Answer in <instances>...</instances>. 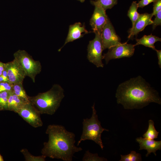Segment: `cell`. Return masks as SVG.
<instances>
[{
  "label": "cell",
  "instance_id": "83f0119b",
  "mask_svg": "<svg viewBox=\"0 0 161 161\" xmlns=\"http://www.w3.org/2000/svg\"><path fill=\"white\" fill-rule=\"evenodd\" d=\"M156 0H141L137 3L138 7L143 8Z\"/></svg>",
  "mask_w": 161,
  "mask_h": 161
},
{
  "label": "cell",
  "instance_id": "484cf974",
  "mask_svg": "<svg viewBox=\"0 0 161 161\" xmlns=\"http://www.w3.org/2000/svg\"><path fill=\"white\" fill-rule=\"evenodd\" d=\"M154 16L155 17L154 20L153 21L152 24L153 30L155 29L157 26L161 25V10L159 11Z\"/></svg>",
  "mask_w": 161,
  "mask_h": 161
},
{
  "label": "cell",
  "instance_id": "4316f807",
  "mask_svg": "<svg viewBox=\"0 0 161 161\" xmlns=\"http://www.w3.org/2000/svg\"><path fill=\"white\" fill-rule=\"evenodd\" d=\"M160 10H161V0H156L154 2L152 16H154Z\"/></svg>",
  "mask_w": 161,
  "mask_h": 161
},
{
  "label": "cell",
  "instance_id": "d6a6232c",
  "mask_svg": "<svg viewBox=\"0 0 161 161\" xmlns=\"http://www.w3.org/2000/svg\"><path fill=\"white\" fill-rule=\"evenodd\" d=\"M80 1L81 2H83L85 1V0H78Z\"/></svg>",
  "mask_w": 161,
  "mask_h": 161
},
{
  "label": "cell",
  "instance_id": "836d02e7",
  "mask_svg": "<svg viewBox=\"0 0 161 161\" xmlns=\"http://www.w3.org/2000/svg\"></svg>",
  "mask_w": 161,
  "mask_h": 161
},
{
  "label": "cell",
  "instance_id": "277c9868",
  "mask_svg": "<svg viewBox=\"0 0 161 161\" xmlns=\"http://www.w3.org/2000/svg\"><path fill=\"white\" fill-rule=\"evenodd\" d=\"M92 108V114L91 118L83 119L82 133L77 145L78 146L82 141L90 140L98 145L103 150L104 146L101 139V134L103 131H109V130L102 127L95 109V103Z\"/></svg>",
  "mask_w": 161,
  "mask_h": 161
},
{
  "label": "cell",
  "instance_id": "d6986e66",
  "mask_svg": "<svg viewBox=\"0 0 161 161\" xmlns=\"http://www.w3.org/2000/svg\"><path fill=\"white\" fill-rule=\"evenodd\" d=\"M138 8L137 2L134 1L132 3L128 11L127 15L132 22V27H133L135 22L140 16V14L137 11Z\"/></svg>",
  "mask_w": 161,
  "mask_h": 161
},
{
  "label": "cell",
  "instance_id": "603a6c76",
  "mask_svg": "<svg viewBox=\"0 0 161 161\" xmlns=\"http://www.w3.org/2000/svg\"><path fill=\"white\" fill-rule=\"evenodd\" d=\"M83 161H106V159L100 157L97 153L92 154L89 150L86 151L82 159Z\"/></svg>",
  "mask_w": 161,
  "mask_h": 161
},
{
  "label": "cell",
  "instance_id": "7a4b0ae2",
  "mask_svg": "<svg viewBox=\"0 0 161 161\" xmlns=\"http://www.w3.org/2000/svg\"><path fill=\"white\" fill-rule=\"evenodd\" d=\"M46 133L48 134L49 140L44 143L41 152L46 157L72 161L74 154L83 150L75 145V134L62 125H49Z\"/></svg>",
  "mask_w": 161,
  "mask_h": 161
},
{
  "label": "cell",
  "instance_id": "ffe728a7",
  "mask_svg": "<svg viewBox=\"0 0 161 161\" xmlns=\"http://www.w3.org/2000/svg\"><path fill=\"white\" fill-rule=\"evenodd\" d=\"M20 152L24 155L26 161H45L46 157L43 155L35 156L31 154L26 148H23Z\"/></svg>",
  "mask_w": 161,
  "mask_h": 161
},
{
  "label": "cell",
  "instance_id": "9c48e42d",
  "mask_svg": "<svg viewBox=\"0 0 161 161\" xmlns=\"http://www.w3.org/2000/svg\"><path fill=\"white\" fill-rule=\"evenodd\" d=\"M92 4L95 7V10L90 20V24L93 32L101 34L103 29L108 18L106 10L95 1H91Z\"/></svg>",
  "mask_w": 161,
  "mask_h": 161
},
{
  "label": "cell",
  "instance_id": "f1b7e54d",
  "mask_svg": "<svg viewBox=\"0 0 161 161\" xmlns=\"http://www.w3.org/2000/svg\"><path fill=\"white\" fill-rule=\"evenodd\" d=\"M157 53V57L158 58V63L159 67L161 68V50L156 49L155 50Z\"/></svg>",
  "mask_w": 161,
  "mask_h": 161
},
{
  "label": "cell",
  "instance_id": "e0dca14e",
  "mask_svg": "<svg viewBox=\"0 0 161 161\" xmlns=\"http://www.w3.org/2000/svg\"><path fill=\"white\" fill-rule=\"evenodd\" d=\"M154 121L150 120L148 121V126L147 131L143 135V138L150 140H154L158 138L159 132L156 129Z\"/></svg>",
  "mask_w": 161,
  "mask_h": 161
},
{
  "label": "cell",
  "instance_id": "1f68e13d",
  "mask_svg": "<svg viewBox=\"0 0 161 161\" xmlns=\"http://www.w3.org/2000/svg\"><path fill=\"white\" fill-rule=\"evenodd\" d=\"M4 161L3 159L2 156L0 154V161Z\"/></svg>",
  "mask_w": 161,
  "mask_h": 161
},
{
  "label": "cell",
  "instance_id": "8992f818",
  "mask_svg": "<svg viewBox=\"0 0 161 161\" xmlns=\"http://www.w3.org/2000/svg\"><path fill=\"white\" fill-rule=\"evenodd\" d=\"M95 38L89 41L87 47V58L89 61L97 67H103L102 60L103 56L102 53L103 50L101 34L95 33Z\"/></svg>",
  "mask_w": 161,
  "mask_h": 161
},
{
  "label": "cell",
  "instance_id": "52a82bcc",
  "mask_svg": "<svg viewBox=\"0 0 161 161\" xmlns=\"http://www.w3.org/2000/svg\"><path fill=\"white\" fill-rule=\"evenodd\" d=\"M134 45L128 44L127 42L113 46L109 49L107 53L104 54L103 59L107 64L112 59L131 57L134 53Z\"/></svg>",
  "mask_w": 161,
  "mask_h": 161
},
{
  "label": "cell",
  "instance_id": "d4e9b609",
  "mask_svg": "<svg viewBox=\"0 0 161 161\" xmlns=\"http://www.w3.org/2000/svg\"><path fill=\"white\" fill-rule=\"evenodd\" d=\"M13 84L7 82H0V92L12 90Z\"/></svg>",
  "mask_w": 161,
  "mask_h": 161
},
{
  "label": "cell",
  "instance_id": "9a60e30c",
  "mask_svg": "<svg viewBox=\"0 0 161 161\" xmlns=\"http://www.w3.org/2000/svg\"><path fill=\"white\" fill-rule=\"evenodd\" d=\"M29 102L16 95L12 90L8 98L7 110L17 113L20 109Z\"/></svg>",
  "mask_w": 161,
  "mask_h": 161
},
{
  "label": "cell",
  "instance_id": "4fadbf2b",
  "mask_svg": "<svg viewBox=\"0 0 161 161\" xmlns=\"http://www.w3.org/2000/svg\"><path fill=\"white\" fill-rule=\"evenodd\" d=\"M88 32L85 28L84 24L82 25L80 22H77L69 26L68 35L66 39L64 45L59 51L67 43L79 39L83 37L86 34L88 33Z\"/></svg>",
  "mask_w": 161,
  "mask_h": 161
},
{
  "label": "cell",
  "instance_id": "3957f363",
  "mask_svg": "<svg viewBox=\"0 0 161 161\" xmlns=\"http://www.w3.org/2000/svg\"><path fill=\"white\" fill-rule=\"evenodd\" d=\"M64 90L58 84L53 85L48 91L39 93L35 96H29L31 103L41 114H54L64 97Z\"/></svg>",
  "mask_w": 161,
  "mask_h": 161
},
{
  "label": "cell",
  "instance_id": "ac0fdd59",
  "mask_svg": "<svg viewBox=\"0 0 161 161\" xmlns=\"http://www.w3.org/2000/svg\"><path fill=\"white\" fill-rule=\"evenodd\" d=\"M12 91L17 96L28 102H30L29 100V96L27 94L23 88V83H18L13 84Z\"/></svg>",
  "mask_w": 161,
  "mask_h": 161
},
{
  "label": "cell",
  "instance_id": "ba28073f",
  "mask_svg": "<svg viewBox=\"0 0 161 161\" xmlns=\"http://www.w3.org/2000/svg\"><path fill=\"white\" fill-rule=\"evenodd\" d=\"M17 113L29 124L34 128L43 126L41 114L29 102L20 109Z\"/></svg>",
  "mask_w": 161,
  "mask_h": 161
},
{
  "label": "cell",
  "instance_id": "30bf717a",
  "mask_svg": "<svg viewBox=\"0 0 161 161\" xmlns=\"http://www.w3.org/2000/svg\"><path fill=\"white\" fill-rule=\"evenodd\" d=\"M101 37L103 50L121 44L109 18L103 29Z\"/></svg>",
  "mask_w": 161,
  "mask_h": 161
},
{
  "label": "cell",
  "instance_id": "8fae6325",
  "mask_svg": "<svg viewBox=\"0 0 161 161\" xmlns=\"http://www.w3.org/2000/svg\"><path fill=\"white\" fill-rule=\"evenodd\" d=\"M5 64L9 82L12 84L23 83L26 74L17 61L14 59Z\"/></svg>",
  "mask_w": 161,
  "mask_h": 161
},
{
  "label": "cell",
  "instance_id": "7c38bea8",
  "mask_svg": "<svg viewBox=\"0 0 161 161\" xmlns=\"http://www.w3.org/2000/svg\"><path fill=\"white\" fill-rule=\"evenodd\" d=\"M153 16L152 13H147L141 14L135 22L133 27L129 30L128 38H131L134 35H136L140 32L142 31L149 25L153 23L151 18Z\"/></svg>",
  "mask_w": 161,
  "mask_h": 161
},
{
  "label": "cell",
  "instance_id": "7402d4cb",
  "mask_svg": "<svg viewBox=\"0 0 161 161\" xmlns=\"http://www.w3.org/2000/svg\"><path fill=\"white\" fill-rule=\"evenodd\" d=\"M12 91V90H11ZM11 91L0 92V110H7V102Z\"/></svg>",
  "mask_w": 161,
  "mask_h": 161
},
{
  "label": "cell",
  "instance_id": "6da1fadb",
  "mask_svg": "<svg viewBox=\"0 0 161 161\" xmlns=\"http://www.w3.org/2000/svg\"><path fill=\"white\" fill-rule=\"evenodd\" d=\"M115 97L117 103L126 109H141L151 103L161 104L157 91L140 76L120 83Z\"/></svg>",
  "mask_w": 161,
  "mask_h": 161
},
{
  "label": "cell",
  "instance_id": "2e32d148",
  "mask_svg": "<svg viewBox=\"0 0 161 161\" xmlns=\"http://www.w3.org/2000/svg\"><path fill=\"white\" fill-rule=\"evenodd\" d=\"M136 43L134 45L135 47L139 45H142L146 47L152 48L156 50V49L154 45V43L158 41H161V38L151 34L149 35H144L140 39H136Z\"/></svg>",
  "mask_w": 161,
  "mask_h": 161
},
{
  "label": "cell",
  "instance_id": "44dd1931",
  "mask_svg": "<svg viewBox=\"0 0 161 161\" xmlns=\"http://www.w3.org/2000/svg\"><path fill=\"white\" fill-rule=\"evenodd\" d=\"M120 161H140L142 160L141 155L135 151H132L130 154L125 155H121Z\"/></svg>",
  "mask_w": 161,
  "mask_h": 161
},
{
  "label": "cell",
  "instance_id": "4dcf8cb0",
  "mask_svg": "<svg viewBox=\"0 0 161 161\" xmlns=\"http://www.w3.org/2000/svg\"><path fill=\"white\" fill-rule=\"evenodd\" d=\"M3 81L9 82V80L8 78L5 77L1 75L0 76V82Z\"/></svg>",
  "mask_w": 161,
  "mask_h": 161
},
{
  "label": "cell",
  "instance_id": "5bb4252c",
  "mask_svg": "<svg viewBox=\"0 0 161 161\" xmlns=\"http://www.w3.org/2000/svg\"><path fill=\"white\" fill-rule=\"evenodd\" d=\"M136 140L139 144V150L144 149L147 150L146 157H148L152 153L156 156V151L161 149V141H157L142 137L136 138Z\"/></svg>",
  "mask_w": 161,
  "mask_h": 161
},
{
  "label": "cell",
  "instance_id": "cb8c5ba5",
  "mask_svg": "<svg viewBox=\"0 0 161 161\" xmlns=\"http://www.w3.org/2000/svg\"><path fill=\"white\" fill-rule=\"evenodd\" d=\"M95 1L106 10L112 8L116 5L117 0H95Z\"/></svg>",
  "mask_w": 161,
  "mask_h": 161
},
{
  "label": "cell",
  "instance_id": "f546056e",
  "mask_svg": "<svg viewBox=\"0 0 161 161\" xmlns=\"http://www.w3.org/2000/svg\"><path fill=\"white\" fill-rule=\"evenodd\" d=\"M6 67V64L0 61V76L1 75Z\"/></svg>",
  "mask_w": 161,
  "mask_h": 161
},
{
  "label": "cell",
  "instance_id": "5b68a950",
  "mask_svg": "<svg viewBox=\"0 0 161 161\" xmlns=\"http://www.w3.org/2000/svg\"><path fill=\"white\" fill-rule=\"evenodd\" d=\"M15 59L25 72L26 75L30 78L34 83L36 76L41 70L39 61L34 60L32 56L24 50H19L13 54Z\"/></svg>",
  "mask_w": 161,
  "mask_h": 161
}]
</instances>
